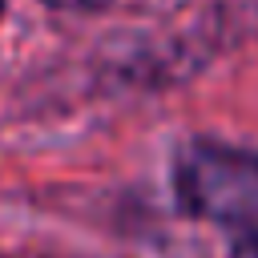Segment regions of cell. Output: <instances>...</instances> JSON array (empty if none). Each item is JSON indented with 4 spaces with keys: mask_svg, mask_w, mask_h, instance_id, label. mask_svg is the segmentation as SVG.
Segmentation results:
<instances>
[{
    "mask_svg": "<svg viewBox=\"0 0 258 258\" xmlns=\"http://www.w3.org/2000/svg\"><path fill=\"white\" fill-rule=\"evenodd\" d=\"M177 210L198 222L258 226V153L214 137H189L173 153Z\"/></svg>",
    "mask_w": 258,
    "mask_h": 258,
    "instance_id": "cell-1",
    "label": "cell"
},
{
    "mask_svg": "<svg viewBox=\"0 0 258 258\" xmlns=\"http://www.w3.org/2000/svg\"><path fill=\"white\" fill-rule=\"evenodd\" d=\"M230 258H258V226L234 234V242H230Z\"/></svg>",
    "mask_w": 258,
    "mask_h": 258,
    "instance_id": "cell-2",
    "label": "cell"
},
{
    "mask_svg": "<svg viewBox=\"0 0 258 258\" xmlns=\"http://www.w3.org/2000/svg\"><path fill=\"white\" fill-rule=\"evenodd\" d=\"M40 4H48V8H56V12H97V8H105L109 0H40Z\"/></svg>",
    "mask_w": 258,
    "mask_h": 258,
    "instance_id": "cell-3",
    "label": "cell"
},
{
    "mask_svg": "<svg viewBox=\"0 0 258 258\" xmlns=\"http://www.w3.org/2000/svg\"><path fill=\"white\" fill-rule=\"evenodd\" d=\"M0 12H4V0H0Z\"/></svg>",
    "mask_w": 258,
    "mask_h": 258,
    "instance_id": "cell-4",
    "label": "cell"
}]
</instances>
